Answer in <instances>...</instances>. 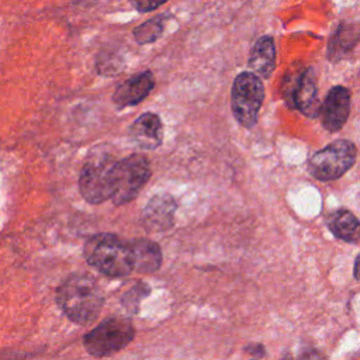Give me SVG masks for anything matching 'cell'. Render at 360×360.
Listing matches in <instances>:
<instances>
[{"mask_svg":"<svg viewBox=\"0 0 360 360\" xmlns=\"http://www.w3.org/2000/svg\"><path fill=\"white\" fill-rule=\"evenodd\" d=\"M357 264H359V256L354 259V266H353V273H354L356 280H357Z\"/></svg>","mask_w":360,"mask_h":360,"instance_id":"22","label":"cell"},{"mask_svg":"<svg viewBox=\"0 0 360 360\" xmlns=\"http://www.w3.org/2000/svg\"><path fill=\"white\" fill-rule=\"evenodd\" d=\"M134 259V270L139 273H155L162 266V250L149 239L129 240Z\"/></svg>","mask_w":360,"mask_h":360,"instance_id":"14","label":"cell"},{"mask_svg":"<svg viewBox=\"0 0 360 360\" xmlns=\"http://www.w3.org/2000/svg\"><path fill=\"white\" fill-rule=\"evenodd\" d=\"M87 263L107 277H125L134 270L129 242L112 233L90 236L83 248Z\"/></svg>","mask_w":360,"mask_h":360,"instance_id":"2","label":"cell"},{"mask_svg":"<svg viewBox=\"0 0 360 360\" xmlns=\"http://www.w3.org/2000/svg\"><path fill=\"white\" fill-rule=\"evenodd\" d=\"M115 162L107 153L87 159L79 176V191L87 202L100 204L111 197Z\"/></svg>","mask_w":360,"mask_h":360,"instance_id":"7","label":"cell"},{"mask_svg":"<svg viewBox=\"0 0 360 360\" xmlns=\"http://www.w3.org/2000/svg\"><path fill=\"white\" fill-rule=\"evenodd\" d=\"M155 87V77L150 70L139 72L122 82L112 94V103L117 108H125L139 104Z\"/></svg>","mask_w":360,"mask_h":360,"instance_id":"11","label":"cell"},{"mask_svg":"<svg viewBox=\"0 0 360 360\" xmlns=\"http://www.w3.org/2000/svg\"><path fill=\"white\" fill-rule=\"evenodd\" d=\"M356 145L347 139H338L315 152L309 162V173L319 181H332L342 177L356 163Z\"/></svg>","mask_w":360,"mask_h":360,"instance_id":"6","label":"cell"},{"mask_svg":"<svg viewBox=\"0 0 360 360\" xmlns=\"http://www.w3.org/2000/svg\"><path fill=\"white\" fill-rule=\"evenodd\" d=\"M56 302L72 322L87 325L100 315L104 305V294L94 277L75 273L58 287Z\"/></svg>","mask_w":360,"mask_h":360,"instance_id":"1","label":"cell"},{"mask_svg":"<svg viewBox=\"0 0 360 360\" xmlns=\"http://www.w3.org/2000/svg\"><path fill=\"white\" fill-rule=\"evenodd\" d=\"M248 65L252 69V73L260 80L269 79L273 75L276 68V45L273 37L262 35L256 39Z\"/></svg>","mask_w":360,"mask_h":360,"instance_id":"13","label":"cell"},{"mask_svg":"<svg viewBox=\"0 0 360 360\" xmlns=\"http://www.w3.org/2000/svg\"><path fill=\"white\" fill-rule=\"evenodd\" d=\"M329 231L345 242H356L359 235V219L347 210H338L328 218Z\"/></svg>","mask_w":360,"mask_h":360,"instance_id":"16","label":"cell"},{"mask_svg":"<svg viewBox=\"0 0 360 360\" xmlns=\"http://www.w3.org/2000/svg\"><path fill=\"white\" fill-rule=\"evenodd\" d=\"M285 98L292 108H297L308 118H315L321 114L316 76L312 68H304L294 80H291L285 91Z\"/></svg>","mask_w":360,"mask_h":360,"instance_id":"8","label":"cell"},{"mask_svg":"<svg viewBox=\"0 0 360 360\" xmlns=\"http://www.w3.org/2000/svg\"><path fill=\"white\" fill-rule=\"evenodd\" d=\"M150 163L139 153L117 160L112 170V187L110 200L115 205L132 201L150 177Z\"/></svg>","mask_w":360,"mask_h":360,"instance_id":"3","label":"cell"},{"mask_svg":"<svg viewBox=\"0 0 360 360\" xmlns=\"http://www.w3.org/2000/svg\"><path fill=\"white\" fill-rule=\"evenodd\" d=\"M128 134L136 146L153 150L163 142L162 120L155 112H143L131 124Z\"/></svg>","mask_w":360,"mask_h":360,"instance_id":"12","label":"cell"},{"mask_svg":"<svg viewBox=\"0 0 360 360\" xmlns=\"http://www.w3.org/2000/svg\"><path fill=\"white\" fill-rule=\"evenodd\" d=\"M166 18H167L166 14H159V15H155V17L143 21L142 24L136 25L132 31L135 41L139 45H146V44H152V42L158 41L163 34Z\"/></svg>","mask_w":360,"mask_h":360,"instance_id":"17","label":"cell"},{"mask_svg":"<svg viewBox=\"0 0 360 360\" xmlns=\"http://www.w3.org/2000/svg\"><path fill=\"white\" fill-rule=\"evenodd\" d=\"M245 350L252 354V356H256V357H263L266 354L264 352V346L262 343H255V345H249L245 347Z\"/></svg>","mask_w":360,"mask_h":360,"instance_id":"20","label":"cell"},{"mask_svg":"<svg viewBox=\"0 0 360 360\" xmlns=\"http://www.w3.org/2000/svg\"><path fill=\"white\" fill-rule=\"evenodd\" d=\"M284 360H291V359H290V357H285V359H284Z\"/></svg>","mask_w":360,"mask_h":360,"instance_id":"23","label":"cell"},{"mask_svg":"<svg viewBox=\"0 0 360 360\" xmlns=\"http://www.w3.org/2000/svg\"><path fill=\"white\" fill-rule=\"evenodd\" d=\"M135 336L132 322L124 316H111L93 328L83 339L86 350L94 357L111 356L124 349Z\"/></svg>","mask_w":360,"mask_h":360,"instance_id":"4","label":"cell"},{"mask_svg":"<svg viewBox=\"0 0 360 360\" xmlns=\"http://www.w3.org/2000/svg\"><path fill=\"white\" fill-rule=\"evenodd\" d=\"M300 360H326V359H325L323 354H321L318 350L311 349V350L304 352V353L301 354Z\"/></svg>","mask_w":360,"mask_h":360,"instance_id":"21","label":"cell"},{"mask_svg":"<svg viewBox=\"0 0 360 360\" xmlns=\"http://www.w3.org/2000/svg\"><path fill=\"white\" fill-rule=\"evenodd\" d=\"M177 202L167 193L155 194L142 210V224L149 232H163L172 228Z\"/></svg>","mask_w":360,"mask_h":360,"instance_id":"10","label":"cell"},{"mask_svg":"<svg viewBox=\"0 0 360 360\" xmlns=\"http://www.w3.org/2000/svg\"><path fill=\"white\" fill-rule=\"evenodd\" d=\"M357 30L356 25L350 22H340L335 30L329 45H328V58L332 62H339L352 55L353 49L357 45Z\"/></svg>","mask_w":360,"mask_h":360,"instance_id":"15","label":"cell"},{"mask_svg":"<svg viewBox=\"0 0 360 360\" xmlns=\"http://www.w3.org/2000/svg\"><path fill=\"white\" fill-rule=\"evenodd\" d=\"M149 292H150V287H149L146 283L138 280V281L132 283V284L121 294V298H120L121 305L125 307L127 311H129V312H138L141 301H142L145 297H148Z\"/></svg>","mask_w":360,"mask_h":360,"instance_id":"18","label":"cell"},{"mask_svg":"<svg viewBox=\"0 0 360 360\" xmlns=\"http://www.w3.org/2000/svg\"><path fill=\"white\" fill-rule=\"evenodd\" d=\"M350 114V91L345 86H333L321 105L322 125L329 132L343 128Z\"/></svg>","mask_w":360,"mask_h":360,"instance_id":"9","label":"cell"},{"mask_svg":"<svg viewBox=\"0 0 360 360\" xmlns=\"http://www.w3.org/2000/svg\"><path fill=\"white\" fill-rule=\"evenodd\" d=\"M166 4V1H132V6L139 11V13H146V11H153L159 8L160 6Z\"/></svg>","mask_w":360,"mask_h":360,"instance_id":"19","label":"cell"},{"mask_svg":"<svg viewBox=\"0 0 360 360\" xmlns=\"http://www.w3.org/2000/svg\"><path fill=\"white\" fill-rule=\"evenodd\" d=\"M264 100L263 82L252 72H240L232 83L231 108L235 120L245 128L255 127Z\"/></svg>","mask_w":360,"mask_h":360,"instance_id":"5","label":"cell"}]
</instances>
